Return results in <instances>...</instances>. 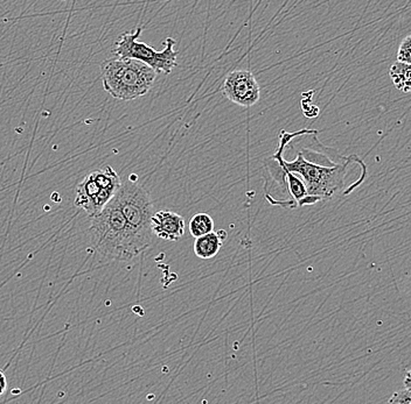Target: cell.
Listing matches in <instances>:
<instances>
[{
    "label": "cell",
    "instance_id": "obj_4",
    "mask_svg": "<svg viewBox=\"0 0 411 404\" xmlns=\"http://www.w3.org/2000/svg\"><path fill=\"white\" fill-rule=\"evenodd\" d=\"M114 198L130 228L147 247H150L154 235L151 218L154 216V207L149 193L135 181H128L121 184Z\"/></svg>",
    "mask_w": 411,
    "mask_h": 404
},
{
    "label": "cell",
    "instance_id": "obj_11",
    "mask_svg": "<svg viewBox=\"0 0 411 404\" xmlns=\"http://www.w3.org/2000/svg\"><path fill=\"white\" fill-rule=\"evenodd\" d=\"M281 179H282L281 181H282L283 186L288 184L289 193L292 196L293 201H296L297 204L302 207L304 200L307 197L306 187H305L302 179L295 174L290 173V172H284Z\"/></svg>",
    "mask_w": 411,
    "mask_h": 404
},
{
    "label": "cell",
    "instance_id": "obj_5",
    "mask_svg": "<svg viewBox=\"0 0 411 404\" xmlns=\"http://www.w3.org/2000/svg\"><path fill=\"white\" fill-rule=\"evenodd\" d=\"M143 28L138 27L133 33H124L116 42L114 54L121 59H135L151 67L156 73L168 74L177 67L178 52L175 50V39L168 38L163 50H156L150 46L140 41Z\"/></svg>",
    "mask_w": 411,
    "mask_h": 404
},
{
    "label": "cell",
    "instance_id": "obj_7",
    "mask_svg": "<svg viewBox=\"0 0 411 404\" xmlns=\"http://www.w3.org/2000/svg\"><path fill=\"white\" fill-rule=\"evenodd\" d=\"M222 92L230 102L240 106L251 107L261 98V88L254 74L248 70H234L227 75Z\"/></svg>",
    "mask_w": 411,
    "mask_h": 404
},
{
    "label": "cell",
    "instance_id": "obj_3",
    "mask_svg": "<svg viewBox=\"0 0 411 404\" xmlns=\"http://www.w3.org/2000/svg\"><path fill=\"white\" fill-rule=\"evenodd\" d=\"M157 75L151 67L135 59L108 60L102 67L105 90L121 101H133L149 94Z\"/></svg>",
    "mask_w": 411,
    "mask_h": 404
},
{
    "label": "cell",
    "instance_id": "obj_14",
    "mask_svg": "<svg viewBox=\"0 0 411 404\" xmlns=\"http://www.w3.org/2000/svg\"><path fill=\"white\" fill-rule=\"evenodd\" d=\"M410 389H409V388H405V391L395 393V394L389 398V403L410 404Z\"/></svg>",
    "mask_w": 411,
    "mask_h": 404
},
{
    "label": "cell",
    "instance_id": "obj_12",
    "mask_svg": "<svg viewBox=\"0 0 411 404\" xmlns=\"http://www.w3.org/2000/svg\"><path fill=\"white\" fill-rule=\"evenodd\" d=\"M214 228L215 224L208 214H196L189 221V232L194 238L207 235L209 232L214 231Z\"/></svg>",
    "mask_w": 411,
    "mask_h": 404
},
{
    "label": "cell",
    "instance_id": "obj_16",
    "mask_svg": "<svg viewBox=\"0 0 411 404\" xmlns=\"http://www.w3.org/2000/svg\"><path fill=\"white\" fill-rule=\"evenodd\" d=\"M405 388L410 389V373L409 372H407V374H405Z\"/></svg>",
    "mask_w": 411,
    "mask_h": 404
},
{
    "label": "cell",
    "instance_id": "obj_2",
    "mask_svg": "<svg viewBox=\"0 0 411 404\" xmlns=\"http://www.w3.org/2000/svg\"><path fill=\"white\" fill-rule=\"evenodd\" d=\"M90 235L95 251L109 260L129 261L149 249L130 228L114 197L91 217Z\"/></svg>",
    "mask_w": 411,
    "mask_h": 404
},
{
    "label": "cell",
    "instance_id": "obj_1",
    "mask_svg": "<svg viewBox=\"0 0 411 404\" xmlns=\"http://www.w3.org/2000/svg\"><path fill=\"white\" fill-rule=\"evenodd\" d=\"M316 130H303L296 133H279V146L275 155L271 159L278 162L281 175L284 172H290L300 177L307 190V197L304 200L303 205H312L319 201H326L344 189L346 173L352 163H363L356 155L346 158L345 161L337 163L335 166H328L317 161L305 159L302 153H297L296 160L286 161L283 156L284 149L290 141L302 134L314 133Z\"/></svg>",
    "mask_w": 411,
    "mask_h": 404
},
{
    "label": "cell",
    "instance_id": "obj_10",
    "mask_svg": "<svg viewBox=\"0 0 411 404\" xmlns=\"http://www.w3.org/2000/svg\"><path fill=\"white\" fill-rule=\"evenodd\" d=\"M391 82L398 90L408 94L411 89V67L408 63L396 62L391 66Z\"/></svg>",
    "mask_w": 411,
    "mask_h": 404
},
{
    "label": "cell",
    "instance_id": "obj_15",
    "mask_svg": "<svg viewBox=\"0 0 411 404\" xmlns=\"http://www.w3.org/2000/svg\"><path fill=\"white\" fill-rule=\"evenodd\" d=\"M7 389V380H6V375L4 374L3 370H0V396L4 395V393L6 391Z\"/></svg>",
    "mask_w": 411,
    "mask_h": 404
},
{
    "label": "cell",
    "instance_id": "obj_13",
    "mask_svg": "<svg viewBox=\"0 0 411 404\" xmlns=\"http://www.w3.org/2000/svg\"><path fill=\"white\" fill-rule=\"evenodd\" d=\"M398 62L411 63V36H405L402 40L401 45L398 47Z\"/></svg>",
    "mask_w": 411,
    "mask_h": 404
},
{
    "label": "cell",
    "instance_id": "obj_6",
    "mask_svg": "<svg viewBox=\"0 0 411 404\" xmlns=\"http://www.w3.org/2000/svg\"><path fill=\"white\" fill-rule=\"evenodd\" d=\"M121 184V177L112 167L95 170L77 186L75 205L86 211L89 217H94L112 201Z\"/></svg>",
    "mask_w": 411,
    "mask_h": 404
},
{
    "label": "cell",
    "instance_id": "obj_8",
    "mask_svg": "<svg viewBox=\"0 0 411 404\" xmlns=\"http://www.w3.org/2000/svg\"><path fill=\"white\" fill-rule=\"evenodd\" d=\"M185 219L173 211L154 212L151 218V230L158 238L166 242H178L185 235Z\"/></svg>",
    "mask_w": 411,
    "mask_h": 404
},
{
    "label": "cell",
    "instance_id": "obj_9",
    "mask_svg": "<svg viewBox=\"0 0 411 404\" xmlns=\"http://www.w3.org/2000/svg\"><path fill=\"white\" fill-rule=\"evenodd\" d=\"M226 239L227 232L224 230L209 232L207 235L198 237L194 242V254L200 259H213L217 256Z\"/></svg>",
    "mask_w": 411,
    "mask_h": 404
}]
</instances>
